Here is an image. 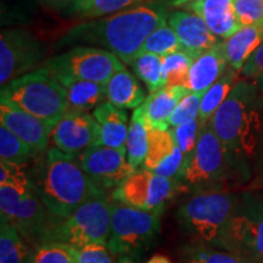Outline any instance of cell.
Returning <instances> with one entry per match:
<instances>
[{"mask_svg":"<svg viewBox=\"0 0 263 263\" xmlns=\"http://www.w3.org/2000/svg\"><path fill=\"white\" fill-rule=\"evenodd\" d=\"M58 80L64 85L68 105L73 110H93L107 99L106 84L70 77H58Z\"/></svg>","mask_w":263,"mask_h":263,"instance_id":"cell-24","label":"cell"},{"mask_svg":"<svg viewBox=\"0 0 263 263\" xmlns=\"http://www.w3.org/2000/svg\"><path fill=\"white\" fill-rule=\"evenodd\" d=\"M196 2V0H164L167 5L172 6V8H184L185 5L190 4V3Z\"/></svg>","mask_w":263,"mask_h":263,"instance_id":"cell-43","label":"cell"},{"mask_svg":"<svg viewBox=\"0 0 263 263\" xmlns=\"http://www.w3.org/2000/svg\"><path fill=\"white\" fill-rule=\"evenodd\" d=\"M0 100L16 105L52 126L70 108L64 85L47 65L3 85Z\"/></svg>","mask_w":263,"mask_h":263,"instance_id":"cell-5","label":"cell"},{"mask_svg":"<svg viewBox=\"0 0 263 263\" xmlns=\"http://www.w3.org/2000/svg\"><path fill=\"white\" fill-rule=\"evenodd\" d=\"M0 263H33L35 248L11 223L0 219Z\"/></svg>","mask_w":263,"mask_h":263,"instance_id":"cell-25","label":"cell"},{"mask_svg":"<svg viewBox=\"0 0 263 263\" xmlns=\"http://www.w3.org/2000/svg\"><path fill=\"white\" fill-rule=\"evenodd\" d=\"M31 183V176L24 170L22 164L10 163L6 161L0 162V185H5V184L28 185Z\"/></svg>","mask_w":263,"mask_h":263,"instance_id":"cell-40","label":"cell"},{"mask_svg":"<svg viewBox=\"0 0 263 263\" xmlns=\"http://www.w3.org/2000/svg\"><path fill=\"white\" fill-rule=\"evenodd\" d=\"M147 154V130L144 123L141 107H137L132 115L127 138V159L134 170L144 164Z\"/></svg>","mask_w":263,"mask_h":263,"instance_id":"cell-28","label":"cell"},{"mask_svg":"<svg viewBox=\"0 0 263 263\" xmlns=\"http://www.w3.org/2000/svg\"><path fill=\"white\" fill-rule=\"evenodd\" d=\"M0 219L11 223L33 248L45 241L49 230L58 222L34 185L26 190L14 209Z\"/></svg>","mask_w":263,"mask_h":263,"instance_id":"cell-14","label":"cell"},{"mask_svg":"<svg viewBox=\"0 0 263 263\" xmlns=\"http://www.w3.org/2000/svg\"><path fill=\"white\" fill-rule=\"evenodd\" d=\"M94 117L99 123L100 137L99 145L127 149L128 117L126 111L118 108L110 101H104L94 108Z\"/></svg>","mask_w":263,"mask_h":263,"instance_id":"cell-21","label":"cell"},{"mask_svg":"<svg viewBox=\"0 0 263 263\" xmlns=\"http://www.w3.org/2000/svg\"><path fill=\"white\" fill-rule=\"evenodd\" d=\"M160 216L115 201L107 246L115 256L138 258L153 248L160 233Z\"/></svg>","mask_w":263,"mask_h":263,"instance_id":"cell-8","label":"cell"},{"mask_svg":"<svg viewBox=\"0 0 263 263\" xmlns=\"http://www.w3.org/2000/svg\"><path fill=\"white\" fill-rule=\"evenodd\" d=\"M112 255L107 244H90L74 248L76 263H114Z\"/></svg>","mask_w":263,"mask_h":263,"instance_id":"cell-38","label":"cell"},{"mask_svg":"<svg viewBox=\"0 0 263 263\" xmlns=\"http://www.w3.org/2000/svg\"><path fill=\"white\" fill-rule=\"evenodd\" d=\"M117 263H139L136 257L132 256H118Z\"/></svg>","mask_w":263,"mask_h":263,"instance_id":"cell-46","label":"cell"},{"mask_svg":"<svg viewBox=\"0 0 263 263\" xmlns=\"http://www.w3.org/2000/svg\"><path fill=\"white\" fill-rule=\"evenodd\" d=\"M195 61V58L184 50L173 52L163 57V71L166 87L185 85L188 82L190 68Z\"/></svg>","mask_w":263,"mask_h":263,"instance_id":"cell-33","label":"cell"},{"mask_svg":"<svg viewBox=\"0 0 263 263\" xmlns=\"http://www.w3.org/2000/svg\"><path fill=\"white\" fill-rule=\"evenodd\" d=\"M182 188L185 186L180 180L161 176L144 167L134 171L115 188L112 197L114 201L161 216L167 202Z\"/></svg>","mask_w":263,"mask_h":263,"instance_id":"cell-10","label":"cell"},{"mask_svg":"<svg viewBox=\"0 0 263 263\" xmlns=\"http://www.w3.org/2000/svg\"><path fill=\"white\" fill-rule=\"evenodd\" d=\"M106 88L107 101L122 110L139 107L146 99L145 90L141 88L139 81L127 68L115 73Z\"/></svg>","mask_w":263,"mask_h":263,"instance_id":"cell-23","label":"cell"},{"mask_svg":"<svg viewBox=\"0 0 263 263\" xmlns=\"http://www.w3.org/2000/svg\"><path fill=\"white\" fill-rule=\"evenodd\" d=\"M183 258L185 263H252L235 252L216 248L202 241L184 246Z\"/></svg>","mask_w":263,"mask_h":263,"instance_id":"cell-27","label":"cell"},{"mask_svg":"<svg viewBox=\"0 0 263 263\" xmlns=\"http://www.w3.org/2000/svg\"><path fill=\"white\" fill-rule=\"evenodd\" d=\"M245 160L224 145L210 123H205L200 130L195 150L184 166L180 182L195 193L227 190L224 186L248 178Z\"/></svg>","mask_w":263,"mask_h":263,"instance_id":"cell-4","label":"cell"},{"mask_svg":"<svg viewBox=\"0 0 263 263\" xmlns=\"http://www.w3.org/2000/svg\"><path fill=\"white\" fill-rule=\"evenodd\" d=\"M190 91L192 90L185 85H176V87H164L162 89L150 93L144 104L140 105L146 129L150 128L162 130L168 129L171 127V115L173 114L179 101Z\"/></svg>","mask_w":263,"mask_h":263,"instance_id":"cell-19","label":"cell"},{"mask_svg":"<svg viewBox=\"0 0 263 263\" xmlns=\"http://www.w3.org/2000/svg\"><path fill=\"white\" fill-rule=\"evenodd\" d=\"M99 137L100 129L94 115L73 108H68L51 133L55 147L73 156L90 146L99 145Z\"/></svg>","mask_w":263,"mask_h":263,"instance_id":"cell-15","label":"cell"},{"mask_svg":"<svg viewBox=\"0 0 263 263\" xmlns=\"http://www.w3.org/2000/svg\"><path fill=\"white\" fill-rule=\"evenodd\" d=\"M258 170L261 173V177L263 179V138L261 144H259V153H258Z\"/></svg>","mask_w":263,"mask_h":263,"instance_id":"cell-45","label":"cell"},{"mask_svg":"<svg viewBox=\"0 0 263 263\" xmlns=\"http://www.w3.org/2000/svg\"><path fill=\"white\" fill-rule=\"evenodd\" d=\"M227 65L228 60L224 52V44L219 42L195 59L185 87L196 93H206L211 85L224 74Z\"/></svg>","mask_w":263,"mask_h":263,"instance_id":"cell-20","label":"cell"},{"mask_svg":"<svg viewBox=\"0 0 263 263\" xmlns=\"http://www.w3.org/2000/svg\"><path fill=\"white\" fill-rule=\"evenodd\" d=\"M218 248L252 263H263V196L250 192L239 194L235 211Z\"/></svg>","mask_w":263,"mask_h":263,"instance_id":"cell-9","label":"cell"},{"mask_svg":"<svg viewBox=\"0 0 263 263\" xmlns=\"http://www.w3.org/2000/svg\"><path fill=\"white\" fill-rule=\"evenodd\" d=\"M83 0H42V3L61 14H76Z\"/></svg>","mask_w":263,"mask_h":263,"instance_id":"cell-42","label":"cell"},{"mask_svg":"<svg viewBox=\"0 0 263 263\" xmlns=\"http://www.w3.org/2000/svg\"><path fill=\"white\" fill-rule=\"evenodd\" d=\"M77 162L101 189L117 188L134 172L127 159V149L94 145L76 155Z\"/></svg>","mask_w":263,"mask_h":263,"instance_id":"cell-13","label":"cell"},{"mask_svg":"<svg viewBox=\"0 0 263 263\" xmlns=\"http://www.w3.org/2000/svg\"><path fill=\"white\" fill-rule=\"evenodd\" d=\"M147 130V154L143 166L155 171L163 161L172 156L177 149V143L171 129L162 130L150 128Z\"/></svg>","mask_w":263,"mask_h":263,"instance_id":"cell-29","label":"cell"},{"mask_svg":"<svg viewBox=\"0 0 263 263\" xmlns=\"http://www.w3.org/2000/svg\"><path fill=\"white\" fill-rule=\"evenodd\" d=\"M112 203L98 196L78 207L67 218L57 222L45 241H61L73 248L90 244H107L111 232Z\"/></svg>","mask_w":263,"mask_h":263,"instance_id":"cell-7","label":"cell"},{"mask_svg":"<svg viewBox=\"0 0 263 263\" xmlns=\"http://www.w3.org/2000/svg\"><path fill=\"white\" fill-rule=\"evenodd\" d=\"M141 2L144 0H83L76 14L82 17H100L136 6Z\"/></svg>","mask_w":263,"mask_h":263,"instance_id":"cell-34","label":"cell"},{"mask_svg":"<svg viewBox=\"0 0 263 263\" xmlns=\"http://www.w3.org/2000/svg\"><path fill=\"white\" fill-rule=\"evenodd\" d=\"M167 25L161 26V27L151 33L149 37L146 38L145 43H144L140 54L151 52V54L161 55V57H167V55L173 54V52L183 50L177 33L173 31L171 26L168 27Z\"/></svg>","mask_w":263,"mask_h":263,"instance_id":"cell-32","label":"cell"},{"mask_svg":"<svg viewBox=\"0 0 263 263\" xmlns=\"http://www.w3.org/2000/svg\"><path fill=\"white\" fill-rule=\"evenodd\" d=\"M239 195L229 190L196 192L179 206L177 219L182 228L197 241L218 248L235 211Z\"/></svg>","mask_w":263,"mask_h":263,"instance_id":"cell-6","label":"cell"},{"mask_svg":"<svg viewBox=\"0 0 263 263\" xmlns=\"http://www.w3.org/2000/svg\"><path fill=\"white\" fill-rule=\"evenodd\" d=\"M184 9L199 15L218 38L228 39L242 27L233 0H196Z\"/></svg>","mask_w":263,"mask_h":263,"instance_id":"cell-18","label":"cell"},{"mask_svg":"<svg viewBox=\"0 0 263 263\" xmlns=\"http://www.w3.org/2000/svg\"><path fill=\"white\" fill-rule=\"evenodd\" d=\"M238 74L239 71L234 70V68H227L224 74L215 84H212L211 88L203 94L199 111V118L202 124L209 123L216 111L218 110V107L224 103L230 90L233 89V87L236 83Z\"/></svg>","mask_w":263,"mask_h":263,"instance_id":"cell-26","label":"cell"},{"mask_svg":"<svg viewBox=\"0 0 263 263\" xmlns=\"http://www.w3.org/2000/svg\"><path fill=\"white\" fill-rule=\"evenodd\" d=\"M263 43V21L242 26L232 37L223 42L228 65L241 71L249 58Z\"/></svg>","mask_w":263,"mask_h":263,"instance_id":"cell-22","label":"cell"},{"mask_svg":"<svg viewBox=\"0 0 263 263\" xmlns=\"http://www.w3.org/2000/svg\"><path fill=\"white\" fill-rule=\"evenodd\" d=\"M31 179L58 222L94 197L105 196V190L82 170L76 156L62 153L58 147L42 154Z\"/></svg>","mask_w":263,"mask_h":263,"instance_id":"cell-2","label":"cell"},{"mask_svg":"<svg viewBox=\"0 0 263 263\" xmlns=\"http://www.w3.org/2000/svg\"><path fill=\"white\" fill-rule=\"evenodd\" d=\"M0 123L28 144L38 155L48 150L55 126L8 103L0 101Z\"/></svg>","mask_w":263,"mask_h":263,"instance_id":"cell-16","label":"cell"},{"mask_svg":"<svg viewBox=\"0 0 263 263\" xmlns=\"http://www.w3.org/2000/svg\"><path fill=\"white\" fill-rule=\"evenodd\" d=\"M146 263H172V262H171V259L167 257V256L155 255L153 256V257H151Z\"/></svg>","mask_w":263,"mask_h":263,"instance_id":"cell-44","label":"cell"},{"mask_svg":"<svg viewBox=\"0 0 263 263\" xmlns=\"http://www.w3.org/2000/svg\"><path fill=\"white\" fill-rule=\"evenodd\" d=\"M201 127V121L197 117L194 121H192V122L180 124V126L174 127L171 129L173 133L174 139H176L177 145H178L179 149L182 150L184 155V166L188 162L190 156L193 155L194 150H195Z\"/></svg>","mask_w":263,"mask_h":263,"instance_id":"cell-36","label":"cell"},{"mask_svg":"<svg viewBox=\"0 0 263 263\" xmlns=\"http://www.w3.org/2000/svg\"><path fill=\"white\" fill-rule=\"evenodd\" d=\"M37 156L41 155H38L21 138H18L6 127L0 126V159L2 161L24 164Z\"/></svg>","mask_w":263,"mask_h":263,"instance_id":"cell-31","label":"cell"},{"mask_svg":"<svg viewBox=\"0 0 263 263\" xmlns=\"http://www.w3.org/2000/svg\"><path fill=\"white\" fill-rule=\"evenodd\" d=\"M167 22L178 35L183 50L195 59L221 42L206 22L192 11L174 10Z\"/></svg>","mask_w":263,"mask_h":263,"instance_id":"cell-17","label":"cell"},{"mask_svg":"<svg viewBox=\"0 0 263 263\" xmlns=\"http://www.w3.org/2000/svg\"><path fill=\"white\" fill-rule=\"evenodd\" d=\"M168 11L160 3L139 4L72 27L61 44H94L114 52L124 64L132 65L140 55L146 38L161 26L167 25Z\"/></svg>","mask_w":263,"mask_h":263,"instance_id":"cell-1","label":"cell"},{"mask_svg":"<svg viewBox=\"0 0 263 263\" xmlns=\"http://www.w3.org/2000/svg\"><path fill=\"white\" fill-rule=\"evenodd\" d=\"M33 263H76L74 248L61 241H44L35 246Z\"/></svg>","mask_w":263,"mask_h":263,"instance_id":"cell-35","label":"cell"},{"mask_svg":"<svg viewBox=\"0 0 263 263\" xmlns=\"http://www.w3.org/2000/svg\"><path fill=\"white\" fill-rule=\"evenodd\" d=\"M241 73L248 80L258 82L263 81V43L256 49L242 67Z\"/></svg>","mask_w":263,"mask_h":263,"instance_id":"cell-41","label":"cell"},{"mask_svg":"<svg viewBox=\"0 0 263 263\" xmlns=\"http://www.w3.org/2000/svg\"><path fill=\"white\" fill-rule=\"evenodd\" d=\"M203 94L205 93L190 91L186 97H184L179 101V104L177 105V107L174 108L173 114L171 115V127H178L180 124L192 122V121L199 117L200 105H201Z\"/></svg>","mask_w":263,"mask_h":263,"instance_id":"cell-37","label":"cell"},{"mask_svg":"<svg viewBox=\"0 0 263 263\" xmlns=\"http://www.w3.org/2000/svg\"><path fill=\"white\" fill-rule=\"evenodd\" d=\"M209 123L230 150L244 159L255 156L263 138V94L257 82L236 81Z\"/></svg>","mask_w":263,"mask_h":263,"instance_id":"cell-3","label":"cell"},{"mask_svg":"<svg viewBox=\"0 0 263 263\" xmlns=\"http://www.w3.org/2000/svg\"><path fill=\"white\" fill-rule=\"evenodd\" d=\"M58 77H70L107 84L124 65L114 52L93 47H76L49 60L47 64Z\"/></svg>","mask_w":263,"mask_h":263,"instance_id":"cell-11","label":"cell"},{"mask_svg":"<svg viewBox=\"0 0 263 263\" xmlns=\"http://www.w3.org/2000/svg\"><path fill=\"white\" fill-rule=\"evenodd\" d=\"M130 66L133 67L137 77L146 85L150 93H154V91L166 87L163 57H161V55L151 54V52L140 54Z\"/></svg>","mask_w":263,"mask_h":263,"instance_id":"cell-30","label":"cell"},{"mask_svg":"<svg viewBox=\"0 0 263 263\" xmlns=\"http://www.w3.org/2000/svg\"><path fill=\"white\" fill-rule=\"evenodd\" d=\"M45 57V49L25 29H3L0 34V83L8 84L33 71Z\"/></svg>","mask_w":263,"mask_h":263,"instance_id":"cell-12","label":"cell"},{"mask_svg":"<svg viewBox=\"0 0 263 263\" xmlns=\"http://www.w3.org/2000/svg\"><path fill=\"white\" fill-rule=\"evenodd\" d=\"M233 5L242 26L263 21V0H233Z\"/></svg>","mask_w":263,"mask_h":263,"instance_id":"cell-39","label":"cell"}]
</instances>
